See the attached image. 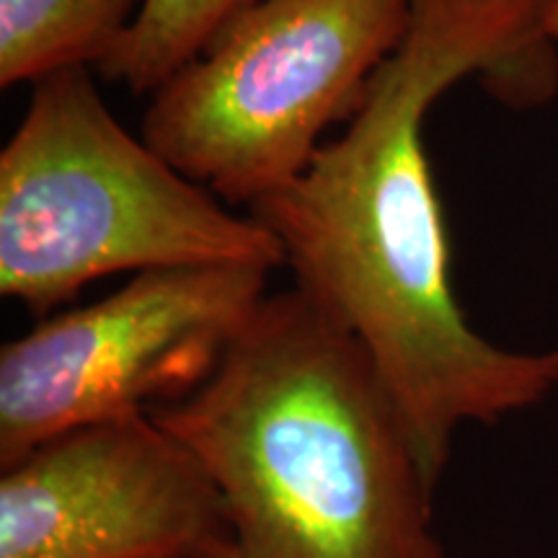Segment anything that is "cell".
Segmentation results:
<instances>
[{"instance_id":"cell-1","label":"cell","mask_w":558,"mask_h":558,"mask_svg":"<svg viewBox=\"0 0 558 558\" xmlns=\"http://www.w3.org/2000/svg\"><path fill=\"white\" fill-rule=\"evenodd\" d=\"M409 32L339 137L248 215L275 235L295 288L373 360L437 488L463 424H497L558 386V349L512 352L473 331L450 277V243L424 122L439 96L486 75L535 96L554 65L543 0H409Z\"/></svg>"},{"instance_id":"cell-2","label":"cell","mask_w":558,"mask_h":558,"mask_svg":"<svg viewBox=\"0 0 558 558\" xmlns=\"http://www.w3.org/2000/svg\"><path fill=\"white\" fill-rule=\"evenodd\" d=\"M153 418L218 488L209 558H450L393 396L303 290L264 298L205 386Z\"/></svg>"},{"instance_id":"cell-3","label":"cell","mask_w":558,"mask_h":558,"mask_svg":"<svg viewBox=\"0 0 558 558\" xmlns=\"http://www.w3.org/2000/svg\"><path fill=\"white\" fill-rule=\"evenodd\" d=\"M0 153V292L50 313L109 275L284 267L275 235L230 213L117 122L90 68L32 83Z\"/></svg>"},{"instance_id":"cell-4","label":"cell","mask_w":558,"mask_h":558,"mask_svg":"<svg viewBox=\"0 0 558 558\" xmlns=\"http://www.w3.org/2000/svg\"><path fill=\"white\" fill-rule=\"evenodd\" d=\"M409 0H259L150 94L143 140L228 205L290 186L409 32Z\"/></svg>"},{"instance_id":"cell-5","label":"cell","mask_w":558,"mask_h":558,"mask_svg":"<svg viewBox=\"0 0 558 558\" xmlns=\"http://www.w3.org/2000/svg\"><path fill=\"white\" fill-rule=\"evenodd\" d=\"M267 277L251 267L145 271L9 341L0 352V469L65 432L192 396L259 311Z\"/></svg>"},{"instance_id":"cell-6","label":"cell","mask_w":558,"mask_h":558,"mask_svg":"<svg viewBox=\"0 0 558 558\" xmlns=\"http://www.w3.org/2000/svg\"><path fill=\"white\" fill-rule=\"evenodd\" d=\"M218 488L153 414L88 424L0 478V558H209Z\"/></svg>"},{"instance_id":"cell-7","label":"cell","mask_w":558,"mask_h":558,"mask_svg":"<svg viewBox=\"0 0 558 558\" xmlns=\"http://www.w3.org/2000/svg\"><path fill=\"white\" fill-rule=\"evenodd\" d=\"M148 0H0V86L96 70Z\"/></svg>"},{"instance_id":"cell-8","label":"cell","mask_w":558,"mask_h":558,"mask_svg":"<svg viewBox=\"0 0 558 558\" xmlns=\"http://www.w3.org/2000/svg\"><path fill=\"white\" fill-rule=\"evenodd\" d=\"M259 0H148L96 73L135 94H156L230 19Z\"/></svg>"},{"instance_id":"cell-9","label":"cell","mask_w":558,"mask_h":558,"mask_svg":"<svg viewBox=\"0 0 558 558\" xmlns=\"http://www.w3.org/2000/svg\"><path fill=\"white\" fill-rule=\"evenodd\" d=\"M543 26L548 39L558 45V0H543Z\"/></svg>"}]
</instances>
